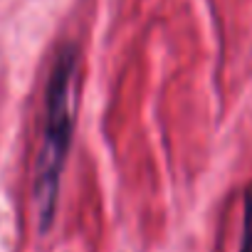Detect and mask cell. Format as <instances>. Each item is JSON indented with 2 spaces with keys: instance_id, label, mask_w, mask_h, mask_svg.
Instances as JSON below:
<instances>
[{
  "instance_id": "obj_2",
  "label": "cell",
  "mask_w": 252,
  "mask_h": 252,
  "mask_svg": "<svg viewBox=\"0 0 252 252\" xmlns=\"http://www.w3.org/2000/svg\"><path fill=\"white\" fill-rule=\"evenodd\" d=\"M240 252H252V183L245 190V215H242V240Z\"/></svg>"
},
{
  "instance_id": "obj_1",
  "label": "cell",
  "mask_w": 252,
  "mask_h": 252,
  "mask_svg": "<svg viewBox=\"0 0 252 252\" xmlns=\"http://www.w3.org/2000/svg\"><path fill=\"white\" fill-rule=\"evenodd\" d=\"M77 47L72 42L62 45L47 79L45 96V134L37 156L35 173V203L40 227L47 230L55 218L57 193L62 181V168L72 146L74 134V109H77Z\"/></svg>"
}]
</instances>
